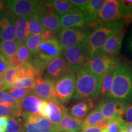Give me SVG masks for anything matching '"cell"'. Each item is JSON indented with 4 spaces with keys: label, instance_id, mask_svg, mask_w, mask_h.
Returning a JSON list of instances; mask_svg holds the SVG:
<instances>
[{
    "label": "cell",
    "instance_id": "obj_1",
    "mask_svg": "<svg viewBox=\"0 0 132 132\" xmlns=\"http://www.w3.org/2000/svg\"><path fill=\"white\" fill-rule=\"evenodd\" d=\"M75 76V90L72 98L77 102L97 100L100 96L103 80L94 75L88 68L79 70Z\"/></svg>",
    "mask_w": 132,
    "mask_h": 132
},
{
    "label": "cell",
    "instance_id": "obj_2",
    "mask_svg": "<svg viewBox=\"0 0 132 132\" xmlns=\"http://www.w3.org/2000/svg\"><path fill=\"white\" fill-rule=\"evenodd\" d=\"M128 23L125 20L121 19L95 26L93 30L90 31L87 43L90 57L100 52L106 41L111 36L125 28Z\"/></svg>",
    "mask_w": 132,
    "mask_h": 132
},
{
    "label": "cell",
    "instance_id": "obj_3",
    "mask_svg": "<svg viewBox=\"0 0 132 132\" xmlns=\"http://www.w3.org/2000/svg\"><path fill=\"white\" fill-rule=\"evenodd\" d=\"M113 86L108 97L132 103V69L126 64H121L113 73Z\"/></svg>",
    "mask_w": 132,
    "mask_h": 132
},
{
    "label": "cell",
    "instance_id": "obj_4",
    "mask_svg": "<svg viewBox=\"0 0 132 132\" xmlns=\"http://www.w3.org/2000/svg\"><path fill=\"white\" fill-rule=\"evenodd\" d=\"M67 65L73 72L87 68L90 56L87 43H81L62 51Z\"/></svg>",
    "mask_w": 132,
    "mask_h": 132
},
{
    "label": "cell",
    "instance_id": "obj_5",
    "mask_svg": "<svg viewBox=\"0 0 132 132\" xmlns=\"http://www.w3.org/2000/svg\"><path fill=\"white\" fill-rule=\"evenodd\" d=\"M121 64V61L118 56H111L99 52L90 57L87 68L103 80L107 73L113 72Z\"/></svg>",
    "mask_w": 132,
    "mask_h": 132
},
{
    "label": "cell",
    "instance_id": "obj_6",
    "mask_svg": "<svg viewBox=\"0 0 132 132\" xmlns=\"http://www.w3.org/2000/svg\"><path fill=\"white\" fill-rule=\"evenodd\" d=\"M76 76L70 70L54 82L53 98L62 105L70 101L75 90Z\"/></svg>",
    "mask_w": 132,
    "mask_h": 132
},
{
    "label": "cell",
    "instance_id": "obj_7",
    "mask_svg": "<svg viewBox=\"0 0 132 132\" xmlns=\"http://www.w3.org/2000/svg\"><path fill=\"white\" fill-rule=\"evenodd\" d=\"M45 1L9 0L5 1L6 8L16 16H29L37 14L44 6Z\"/></svg>",
    "mask_w": 132,
    "mask_h": 132
},
{
    "label": "cell",
    "instance_id": "obj_8",
    "mask_svg": "<svg viewBox=\"0 0 132 132\" xmlns=\"http://www.w3.org/2000/svg\"><path fill=\"white\" fill-rule=\"evenodd\" d=\"M129 104L116 99L105 97L100 100L95 106L106 119L113 120L122 118L125 110Z\"/></svg>",
    "mask_w": 132,
    "mask_h": 132
},
{
    "label": "cell",
    "instance_id": "obj_9",
    "mask_svg": "<svg viewBox=\"0 0 132 132\" xmlns=\"http://www.w3.org/2000/svg\"><path fill=\"white\" fill-rule=\"evenodd\" d=\"M89 34L87 28L62 29L58 33V40L64 50L81 43H87Z\"/></svg>",
    "mask_w": 132,
    "mask_h": 132
},
{
    "label": "cell",
    "instance_id": "obj_10",
    "mask_svg": "<svg viewBox=\"0 0 132 132\" xmlns=\"http://www.w3.org/2000/svg\"><path fill=\"white\" fill-rule=\"evenodd\" d=\"M122 19L120 1L108 0L102 7L96 19L89 26L95 27L99 24L106 23Z\"/></svg>",
    "mask_w": 132,
    "mask_h": 132
},
{
    "label": "cell",
    "instance_id": "obj_11",
    "mask_svg": "<svg viewBox=\"0 0 132 132\" xmlns=\"http://www.w3.org/2000/svg\"><path fill=\"white\" fill-rule=\"evenodd\" d=\"M21 132H57L47 118L39 114L22 115Z\"/></svg>",
    "mask_w": 132,
    "mask_h": 132
},
{
    "label": "cell",
    "instance_id": "obj_12",
    "mask_svg": "<svg viewBox=\"0 0 132 132\" xmlns=\"http://www.w3.org/2000/svg\"><path fill=\"white\" fill-rule=\"evenodd\" d=\"M62 51L58 39L54 37L48 40H42L37 53L32 56L48 65L51 61L61 55Z\"/></svg>",
    "mask_w": 132,
    "mask_h": 132
},
{
    "label": "cell",
    "instance_id": "obj_13",
    "mask_svg": "<svg viewBox=\"0 0 132 132\" xmlns=\"http://www.w3.org/2000/svg\"><path fill=\"white\" fill-rule=\"evenodd\" d=\"M61 29L87 27L91 21L85 12L74 8L60 17Z\"/></svg>",
    "mask_w": 132,
    "mask_h": 132
},
{
    "label": "cell",
    "instance_id": "obj_14",
    "mask_svg": "<svg viewBox=\"0 0 132 132\" xmlns=\"http://www.w3.org/2000/svg\"><path fill=\"white\" fill-rule=\"evenodd\" d=\"M16 16L9 11H0V39L1 41L15 39Z\"/></svg>",
    "mask_w": 132,
    "mask_h": 132
},
{
    "label": "cell",
    "instance_id": "obj_15",
    "mask_svg": "<svg viewBox=\"0 0 132 132\" xmlns=\"http://www.w3.org/2000/svg\"><path fill=\"white\" fill-rule=\"evenodd\" d=\"M70 70L65 59L61 54L48 64L42 77L55 82Z\"/></svg>",
    "mask_w": 132,
    "mask_h": 132
},
{
    "label": "cell",
    "instance_id": "obj_16",
    "mask_svg": "<svg viewBox=\"0 0 132 132\" xmlns=\"http://www.w3.org/2000/svg\"><path fill=\"white\" fill-rule=\"evenodd\" d=\"M39 21L44 28L53 31L55 34L59 33L61 29L60 16L52 8L48 7L44 3V6L37 14Z\"/></svg>",
    "mask_w": 132,
    "mask_h": 132
},
{
    "label": "cell",
    "instance_id": "obj_17",
    "mask_svg": "<svg viewBox=\"0 0 132 132\" xmlns=\"http://www.w3.org/2000/svg\"><path fill=\"white\" fill-rule=\"evenodd\" d=\"M54 82L42 77L35 78V85L31 90L34 94L43 100L53 98Z\"/></svg>",
    "mask_w": 132,
    "mask_h": 132
},
{
    "label": "cell",
    "instance_id": "obj_18",
    "mask_svg": "<svg viewBox=\"0 0 132 132\" xmlns=\"http://www.w3.org/2000/svg\"><path fill=\"white\" fill-rule=\"evenodd\" d=\"M125 28L122 29L119 32L111 36L103 45L100 52L111 56H118V54L120 53L122 45Z\"/></svg>",
    "mask_w": 132,
    "mask_h": 132
},
{
    "label": "cell",
    "instance_id": "obj_19",
    "mask_svg": "<svg viewBox=\"0 0 132 132\" xmlns=\"http://www.w3.org/2000/svg\"><path fill=\"white\" fill-rule=\"evenodd\" d=\"M47 101L48 102V106L46 118L52 123L57 131L59 124L62 119L63 110L65 106L53 98H51Z\"/></svg>",
    "mask_w": 132,
    "mask_h": 132
},
{
    "label": "cell",
    "instance_id": "obj_20",
    "mask_svg": "<svg viewBox=\"0 0 132 132\" xmlns=\"http://www.w3.org/2000/svg\"><path fill=\"white\" fill-rule=\"evenodd\" d=\"M95 107L94 101L85 100L78 101L72 105L67 111L71 116L78 119L83 120L88 113Z\"/></svg>",
    "mask_w": 132,
    "mask_h": 132
},
{
    "label": "cell",
    "instance_id": "obj_21",
    "mask_svg": "<svg viewBox=\"0 0 132 132\" xmlns=\"http://www.w3.org/2000/svg\"><path fill=\"white\" fill-rule=\"evenodd\" d=\"M82 119L74 118L68 113L64 108L62 117L59 124L58 132H80L81 130Z\"/></svg>",
    "mask_w": 132,
    "mask_h": 132
},
{
    "label": "cell",
    "instance_id": "obj_22",
    "mask_svg": "<svg viewBox=\"0 0 132 132\" xmlns=\"http://www.w3.org/2000/svg\"><path fill=\"white\" fill-rule=\"evenodd\" d=\"M42 100L31 91L21 102V116L39 114Z\"/></svg>",
    "mask_w": 132,
    "mask_h": 132
},
{
    "label": "cell",
    "instance_id": "obj_23",
    "mask_svg": "<svg viewBox=\"0 0 132 132\" xmlns=\"http://www.w3.org/2000/svg\"><path fill=\"white\" fill-rule=\"evenodd\" d=\"M29 36L28 17L16 16L15 41L19 45L23 44Z\"/></svg>",
    "mask_w": 132,
    "mask_h": 132
},
{
    "label": "cell",
    "instance_id": "obj_24",
    "mask_svg": "<svg viewBox=\"0 0 132 132\" xmlns=\"http://www.w3.org/2000/svg\"><path fill=\"white\" fill-rule=\"evenodd\" d=\"M108 120L102 114V113L95 108L91 110L82 122L81 129L89 127L102 126L106 125Z\"/></svg>",
    "mask_w": 132,
    "mask_h": 132
},
{
    "label": "cell",
    "instance_id": "obj_25",
    "mask_svg": "<svg viewBox=\"0 0 132 132\" xmlns=\"http://www.w3.org/2000/svg\"><path fill=\"white\" fill-rule=\"evenodd\" d=\"M45 4L48 7L52 8L60 17L75 8L71 4L70 0L45 1Z\"/></svg>",
    "mask_w": 132,
    "mask_h": 132
},
{
    "label": "cell",
    "instance_id": "obj_26",
    "mask_svg": "<svg viewBox=\"0 0 132 132\" xmlns=\"http://www.w3.org/2000/svg\"><path fill=\"white\" fill-rule=\"evenodd\" d=\"M19 45L15 40L1 41L0 43V53L8 61L16 54Z\"/></svg>",
    "mask_w": 132,
    "mask_h": 132
},
{
    "label": "cell",
    "instance_id": "obj_27",
    "mask_svg": "<svg viewBox=\"0 0 132 132\" xmlns=\"http://www.w3.org/2000/svg\"><path fill=\"white\" fill-rule=\"evenodd\" d=\"M19 79L16 76V67L11 66L3 75V81L0 89L6 90L12 88L13 84Z\"/></svg>",
    "mask_w": 132,
    "mask_h": 132
},
{
    "label": "cell",
    "instance_id": "obj_28",
    "mask_svg": "<svg viewBox=\"0 0 132 132\" xmlns=\"http://www.w3.org/2000/svg\"><path fill=\"white\" fill-rule=\"evenodd\" d=\"M105 0H91L89 1L86 11L85 12L89 18L91 23L96 19L97 15L105 4Z\"/></svg>",
    "mask_w": 132,
    "mask_h": 132
},
{
    "label": "cell",
    "instance_id": "obj_29",
    "mask_svg": "<svg viewBox=\"0 0 132 132\" xmlns=\"http://www.w3.org/2000/svg\"><path fill=\"white\" fill-rule=\"evenodd\" d=\"M45 28L42 26L37 17V14L33 15L28 17L29 36H40Z\"/></svg>",
    "mask_w": 132,
    "mask_h": 132
},
{
    "label": "cell",
    "instance_id": "obj_30",
    "mask_svg": "<svg viewBox=\"0 0 132 132\" xmlns=\"http://www.w3.org/2000/svg\"><path fill=\"white\" fill-rule=\"evenodd\" d=\"M16 76L19 78L29 77H33L34 78L40 77L38 75L35 68L30 63L21 64L19 67H16Z\"/></svg>",
    "mask_w": 132,
    "mask_h": 132
},
{
    "label": "cell",
    "instance_id": "obj_31",
    "mask_svg": "<svg viewBox=\"0 0 132 132\" xmlns=\"http://www.w3.org/2000/svg\"><path fill=\"white\" fill-rule=\"evenodd\" d=\"M22 114L21 105L19 106H6L0 104V118L7 117L11 118L12 117L21 118Z\"/></svg>",
    "mask_w": 132,
    "mask_h": 132
},
{
    "label": "cell",
    "instance_id": "obj_32",
    "mask_svg": "<svg viewBox=\"0 0 132 132\" xmlns=\"http://www.w3.org/2000/svg\"><path fill=\"white\" fill-rule=\"evenodd\" d=\"M127 122L122 118L109 120L104 132H125Z\"/></svg>",
    "mask_w": 132,
    "mask_h": 132
},
{
    "label": "cell",
    "instance_id": "obj_33",
    "mask_svg": "<svg viewBox=\"0 0 132 132\" xmlns=\"http://www.w3.org/2000/svg\"><path fill=\"white\" fill-rule=\"evenodd\" d=\"M16 56L21 64H31L32 61V54L24 44L19 45Z\"/></svg>",
    "mask_w": 132,
    "mask_h": 132
},
{
    "label": "cell",
    "instance_id": "obj_34",
    "mask_svg": "<svg viewBox=\"0 0 132 132\" xmlns=\"http://www.w3.org/2000/svg\"><path fill=\"white\" fill-rule=\"evenodd\" d=\"M113 72H110L107 73L106 75L104 77L102 81L101 90H100V94L102 98H105L108 97L111 92L112 86H113Z\"/></svg>",
    "mask_w": 132,
    "mask_h": 132
},
{
    "label": "cell",
    "instance_id": "obj_35",
    "mask_svg": "<svg viewBox=\"0 0 132 132\" xmlns=\"http://www.w3.org/2000/svg\"><path fill=\"white\" fill-rule=\"evenodd\" d=\"M42 42V39L40 36L29 35L26 39L24 44L33 56L37 53L39 45Z\"/></svg>",
    "mask_w": 132,
    "mask_h": 132
},
{
    "label": "cell",
    "instance_id": "obj_36",
    "mask_svg": "<svg viewBox=\"0 0 132 132\" xmlns=\"http://www.w3.org/2000/svg\"><path fill=\"white\" fill-rule=\"evenodd\" d=\"M35 85V78L33 77L19 78L13 84L12 88H22L32 90Z\"/></svg>",
    "mask_w": 132,
    "mask_h": 132
},
{
    "label": "cell",
    "instance_id": "obj_37",
    "mask_svg": "<svg viewBox=\"0 0 132 132\" xmlns=\"http://www.w3.org/2000/svg\"><path fill=\"white\" fill-rule=\"evenodd\" d=\"M22 127V118L12 117L8 120L6 132H21Z\"/></svg>",
    "mask_w": 132,
    "mask_h": 132
},
{
    "label": "cell",
    "instance_id": "obj_38",
    "mask_svg": "<svg viewBox=\"0 0 132 132\" xmlns=\"http://www.w3.org/2000/svg\"><path fill=\"white\" fill-rule=\"evenodd\" d=\"M122 19L127 22L132 21V0L120 1Z\"/></svg>",
    "mask_w": 132,
    "mask_h": 132
},
{
    "label": "cell",
    "instance_id": "obj_39",
    "mask_svg": "<svg viewBox=\"0 0 132 132\" xmlns=\"http://www.w3.org/2000/svg\"><path fill=\"white\" fill-rule=\"evenodd\" d=\"M5 91L9 94L16 101L21 103L24 97L28 94L31 90L22 88H11L6 90Z\"/></svg>",
    "mask_w": 132,
    "mask_h": 132
},
{
    "label": "cell",
    "instance_id": "obj_40",
    "mask_svg": "<svg viewBox=\"0 0 132 132\" xmlns=\"http://www.w3.org/2000/svg\"><path fill=\"white\" fill-rule=\"evenodd\" d=\"M0 104L12 106H19L21 105L20 102L16 101L5 90L1 89H0Z\"/></svg>",
    "mask_w": 132,
    "mask_h": 132
},
{
    "label": "cell",
    "instance_id": "obj_41",
    "mask_svg": "<svg viewBox=\"0 0 132 132\" xmlns=\"http://www.w3.org/2000/svg\"><path fill=\"white\" fill-rule=\"evenodd\" d=\"M71 4L76 9L80 10L81 12H85L88 6L89 0H70Z\"/></svg>",
    "mask_w": 132,
    "mask_h": 132
},
{
    "label": "cell",
    "instance_id": "obj_42",
    "mask_svg": "<svg viewBox=\"0 0 132 132\" xmlns=\"http://www.w3.org/2000/svg\"><path fill=\"white\" fill-rule=\"evenodd\" d=\"M10 67L8 61L0 54V75H4Z\"/></svg>",
    "mask_w": 132,
    "mask_h": 132
},
{
    "label": "cell",
    "instance_id": "obj_43",
    "mask_svg": "<svg viewBox=\"0 0 132 132\" xmlns=\"http://www.w3.org/2000/svg\"><path fill=\"white\" fill-rule=\"evenodd\" d=\"M123 117H124V119H123L127 123L130 125H132V103L128 105L127 108L125 110Z\"/></svg>",
    "mask_w": 132,
    "mask_h": 132
},
{
    "label": "cell",
    "instance_id": "obj_44",
    "mask_svg": "<svg viewBox=\"0 0 132 132\" xmlns=\"http://www.w3.org/2000/svg\"><path fill=\"white\" fill-rule=\"evenodd\" d=\"M106 127V125H102V126L89 127L82 128L80 132H104Z\"/></svg>",
    "mask_w": 132,
    "mask_h": 132
},
{
    "label": "cell",
    "instance_id": "obj_45",
    "mask_svg": "<svg viewBox=\"0 0 132 132\" xmlns=\"http://www.w3.org/2000/svg\"><path fill=\"white\" fill-rule=\"evenodd\" d=\"M55 33L53 31L50 30V29H45L44 31V32L42 33V34L40 35V37L42 38V40H47L48 39H52V38L55 37Z\"/></svg>",
    "mask_w": 132,
    "mask_h": 132
},
{
    "label": "cell",
    "instance_id": "obj_46",
    "mask_svg": "<svg viewBox=\"0 0 132 132\" xmlns=\"http://www.w3.org/2000/svg\"><path fill=\"white\" fill-rule=\"evenodd\" d=\"M48 106V102L47 100H42L41 102L40 109H39V114L43 117L46 118V114H47V109Z\"/></svg>",
    "mask_w": 132,
    "mask_h": 132
},
{
    "label": "cell",
    "instance_id": "obj_47",
    "mask_svg": "<svg viewBox=\"0 0 132 132\" xmlns=\"http://www.w3.org/2000/svg\"><path fill=\"white\" fill-rule=\"evenodd\" d=\"M9 119L7 117L0 118V132H6V126Z\"/></svg>",
    "mask_w": 132,
    "mask_h": 132
},
{
    "label": "cell",
    "instance_id": "obj_48",
    "mask_svg": "<svg viewBox=\"0 0 132 132\" xmlns=\"http://www.w3.org/2000/svg\"><path fill=\"white\" fill-rule=\"evenodd\" d=\"M8 62L10 64V65L11 67H17L20 65L21 63L19 62V59H18L17 57H16V56H14L10 58L9 60H8Z\"/></svg>",
    "mask_w": 132,
    "mask_h": 132
},
{
    "label": "cell",
    "instance_id": "obj_49",
    "mask_svg": "<svg viewBox=\"0 0 132 132\" xmlns=\"http://www.w3.org/2000/svg\"><path fill=\"white\" fill-rule=\"evenodd\" d=\"M126 48L127 50V52L132 54V31L130 32L129 37L127 40Z\"/></svg>",
    "mask_w": 132,
    "mask_h": 132
},
{
    "label": "cell",
    "instance_id": "obj_50",
    "mask_svg": "<svg viewBox=\"0 0 132 132\" xmlns=\"http://www.w3.org/2000/svg\"><path fill=\"white\" fill-rule=\"evenodd\" d=\"M125 132H132V125H130L127 123Z\"/></svg>",
    "mask_w": 132,
    "mask_h": 132
},
{
    "label": "cell",
    "instance_id": "obj_51",
    "mask_svg": "<svg viewBox=\"0 0 132 132\" xmlns=\"http://www.w3.org/2000/svg\"><path fill=\"white\" fill-rule=\"evenodd\" d=\"M3 75H0V88H1V85H2V84H3Z\"/></svg>",
    "mask_w": 132,
    "mask_h": 132
},
{
    "label": "cell",
    "instance_id": "obj_52",
    "mask_svg": "<svg viewBox=\"0 0 132 132\" xmlns=\"http://www.w3.org/2000/svg\"><path fill=\"white\" fill-rule=\"evenodd\" d=\"M4 9V3L2 1H0V11Z\"/></svg>",
    "mask_w": 132,
    "mask_h": 132
}]
</instances>
